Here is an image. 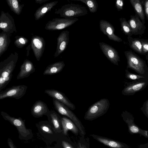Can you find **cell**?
<instances>
[{"label": "cell", "mask_w": 148, "mask_h": 148, "mask_svg": "<svg viewBox=\"0 0 148 148\" xmlns=\"http://www.w3.org/2000/svg\"><path fill=\"white\" fill-rule=\"evenodd\" d=\"M61 123L62 133L64 135L67 136L69 131H70L76 136L79 134L78 128L75 123L67 116H62Z\"/></svg>", "instance_id": "21"}, {"label": "cell", "mask_w": 148, "mask_h": 148, "mask_svg": "<svg viewBox=\"0 0 148 148\" xmlns=\"http://www.w3.org/2000/svg\"><path fill=\"white\" fill-rule=\"evenodd\" d=\"M27 86L25 85L13 86L0 92V100L7 98L19 99L25 94Z\"/></svg>", "instance_id": "10"}, {"label": "cell", "mask_w": 148, "mask_h": 148, "mask_svg": "<svg viewBox=\"0 0 148 148\" xmlns=\"http://www.w3.org/2000/svg\"><path fill=\"white\" fill-rule=\"evenodd\" d=\"M65 66L63 61H59L48 66L43 74L44 75H51L58 73L61 72Z\"/></svg>", "instance_id": "26"}, {"label": "cell", "mask_w": 148, "mask_h": 148, "mask_svg": "<svg viewBox=\"0 0 148 148\" xmlns=\"http://www.w3.org/2000/svg\"><path fill=\"white\" fill-rule=\"evenodd\" d=\"M47 116L48 121L51 124L55 131L58 133H62V116L54 110L50 111Z\"/></svg>", "instance_id": "22"}, {"label": "cell", "mask_w": 148, "mask_h": 148, "mask_svg": "<svg viewBox=\"0 0 148 148\" xmlns=\"http://www.w3.org/2000/svg\"><path fill=\"white\" fill-rule=\"evenodd\" d=\"M69 32L68 31H62L57 38V46L54 57H58L66 48L69 40Z\"/></svg>", "instance_id": "19"}, {"label": "cell", "mask_w": 148, "mask_h": 148, "mask_svg": "<svg viewBox=\"0 0 148 148\" xmlns=\"http://www.w3.org/2000/svg\"><path fill=\"white\" fill-rule=\"evenodd\" d=\"M71 1H80L85 3L88 7L91 13L96 12L97 10L98 4L96 0H70Z\"/></svg>", "instance_id": "32"}, {"label": "cell", "mask_w": 148, "mask_h": 148, "mask_svg": "<svg viewBox=\"0 0 148 148\" xmlns=\"http://www.w3.org/2000/svg\"><path fill=\"white\" fill-rule=\"evenodd\" d=\"M142 44V52L143 55L147 54L148 52V40L143 39H140Z\"/></svg>", "instance_id": "36"}, {"label": "cell", "mask_w": 148, "mask_h": 148, "mask_svg": "<svg viewBox=\"0 0 148 148\" xmlns=\"http://www.w3.org/2000/svg\"><path fill=\"white\" fill-rule=\"evenodd\" d=\"M89 139L88 137L85 138L84 137L81 136L76 145V148H89L90 147Z\"/></svg>", "instance_id": "34"}, {"label": "cell", "mask_w": 148, "mask_h": 148, "mask_svg": "<svg viewBox=\"0 0 148 148\" xmlns=\"http://www.w3.org/2000/svg\"><path fill=\"white\" fill-rule=\"evenodd\" d=\"M124 0H116L115 3V7L119 11L123 10Z\"/></svg>", "instance_id": "38"}, {"label": "cell", "mask_w": 148, "mask_h": 148, "mask_svg": "<svg viewBox=\"0 0 148 148\" xmlns=\"http://www.w3.org/2000/svg\"><path fill=\"white\" fill-rule=\"evenodd\" d=\"M1 55H2V54H1V52L0 51V57L1 56Z\"/></svg>", "instance_id": "43"}, {"label": "cell", "mask_w": 148, "mask_h": 148, "mask_svg": "<svg viewBox=\"0 0 148 148\" xmlns=\"http://www.w3.org/2000/svg\"><path fill=\"white\" fill-rule=\"evenodd\" d=\"M45 42L44 38L39 36H32L31 40V48L38 61H39L44 51Z\"/></svg>", "instance_id": "12"}, {"label": "cell", "mask_w": 148, "mask_h": 148, "mask_svg": "<svg viewBox=\"0 0 148 148\" xmlns=\"http://www.w3.org/2000/svg\"><path fill=\"white\" fill-rule=\"evenodd\" d=\"M127 60V68L130 69L138 74L148 77V68L146 62L131 51L124 52Z\"/></svg>", "instance_id": "2"}, {"label": "cell", "mask_w": 148, "mask_h": 148, "mask_svg": "<svg viewBox=\"0 0 148 148\" xmlns=\"http://www.w3.org/2000/svg\"><path fill=\"white\" fill-rule=\"evenodd\" d=\"M135 13L139 16L143 24L145 23L143 4L145 0H129Z\"/></svg>", "instance_id": "25"}, {"label": "cell", "mask_w": 148, "mask_h": 148, "mask_svg": "<svg viewBox=\"0 0 148 148\" xmlns=\"http://www.w3.org/2000/svg\"><path fill=\"white\" fill-rule=\"evenodd\" d=\"M11 34L3 31L0 33V51L2 55L8 49L11 40Z\"/></svg>", "instance_id": "27"}, {"label": "cell", "mask_w": 148, "mask_h": 148, "mask_svg": "<svg viewBox=\"0 0 148 148\" xmlns=\"http://www.w3.org/2000/svg\"><path fill=\"white\" fill-rule=\"evenodd\" d=\"M36 126L40 134L49 142L56 141L62 134L56 132L48 121H40L36 124Z\"/></svg>", "instance_id": "7"}, {"label": "cell", "mask_w": 148, "mask_h": 148, "mask_svg": "<svg viewBox=\"0 0 148 148\" xmlns=\"http://www.w3.org/2000/svg\"><path fill=\"white\" fill-rule=\"evenodd\" d=\"M140 110L145 116L148 118V99L144 102Z\"/></svg>", "instance_id": "37"}, {"label": "cell", "mask_w": 148, "mask_h": 148, "mask_svg": "<svg viewBox=\"0 0 148 148\" xmlns=\"http://www.w3.org/2000/svg\"><path fill=\"white\" fill-rule=\"evenodd\" d=\"M58 2V1H53L47 3L39 7L34 14L35 20H38L42 18L46 13L51 11Z\"/></svg>", "instance_id": "24"}, {"label": "cell", "mask_w": 148, "mask_h": 148, "mask_svg": "<svg viewBox=\"0 0 148 148\" xmlns=\"http://www.w3.org/2000/svg\"><path fill=\"white\" fill-rule=\"evenodd\" d=\"M1 114L5 120L8 121L17 129L18 138L21 140H28L32 139L33 134L31 129L27 128L25 125V120H23L20 117L15 118L12 116L3 111Z\"/></svg>", "instance_id": "3"}, {"label": "cell", "mask_w": 148, "mask_h": 148, "mask_svg": "<svg viewBox=\"0 0 148 148\" xmlns=\"http://www.w3.org/2000/svg\"><path fill=\"white\" fill-rule=\"evenodd\" d=\"M94 139L109 147L117 148H130L129 145L121 142L94 134L90 135Z\"/></svg>", "instance_id": "18"}, {"label": "cell", "mask_w": 148, "mask_h": 148, "mask_svg": "<svg viewBox=\"0 0 148 148\" xmlns=\"http://www.w3.org/2000/svg\"><path fill=\"white\" fill-rule=\"evenodd\" d=\"M110 106L109 100L103 98L90 106L85 113L84 118L87 120L92 121L105 114Z\"/></svg>", "instance_id": "5"}, {"label": "cell", "mask_w": 148, "mask_h": 148, "mask_svg": "<svg viewBox=\"0 0 148 148\" xmlns=\"http://www.w3.org/2000/svg\"><path fill=\"white\" fill-rule=\"evenodd\" d=\"M0 29L10 34L14 32H16L14 19L8 12H5L3 11L1 12L0 15Z\"/></svg>", "instance_id": "11"}, {"label": "cell", "mask_w": 148, "mask_h": 148, "mask_svg": "<svg viewBox=\"0 0 148 148\" xmlns=\"http://www.w3.org/2000/svg\"><path fill=\"white\" fill-rule=\"evenodd\" d=\"M148 143H147L146 144L140 145H138V147L139 148H148Z\"/></svg>", "instance_id": "42"}, {"label": "cell", "mask_w": 148, "mask_h": 148, "mask_svg": "<svg viewBox=\"0 0 148 148\" xmlns=\"http://www.w3.org/2000/svg\"><path fill=\"white\" fill-rule=\"evenodd\" d=\"M88 13L86 8L81 5L73 3L65 4L56 10L55 14L64 18L72 19Z\"/></svg>", "instance_id": "4"}, {"label": "cell", "mask_w": 148, "mask_h": 148, "mask_svg": "<svg viewBox=\"0 0 148 148\" xmlns=\"http://www.w3.org/2000/svg\"><path fill=\"white\" fill-rule=\"evenodd\" d=\"M121 30L123 33L128 36H132L133 35L130 27L127 21L124 18H119Z\"/></svg>", "instance_id": "31"}, {"label": "cell", "mask_w": 148, "mask_h": 148, "mask_svg": "<svg viewBox=\"0 0 148 148\" xmlns=\"http://www.w3.org/2000/svg\"><path fill=\"white\" fill-rule=\"evenodd\" d=\"M100 30L104 34L106 35L110 40L118 42L122 41V39L114 33V26L107 21L101 20L99 21Z\"/></svg>", "instance_id": "16"}, {"label": "cell", "mask_w": 148, "mask_h": 148, "mask_svg": "<svg viewBox=\"0 0 148 148\" xmlns=\"http://www.w3.org/2000/svg\"><path fill=\"white\" fill-rule=\"evenodd\" d=\"M36 3H37L41 4L43 3L47 2L49 1V0H35Z\"/></svg>", "instance_id": "41"}, {"label": "cell", "mask_w": 148, "mask_h": 148, "mask_svg": "<svg viewBox=\"0 0 148 148\" xmlns=\"http://www.w3.org/2000/svg\"><path fill=\"white\" fill-rule=\"evenodd\" d=\"M8 143L9 147L10 148H16L14 145L12 140L10 138H8Z\"/></svg>", "instance_id": "40"}, {"label": "cell", "mask_w": 148, "mask_h": 148, "mask_svg": "<svg viewBox=\"0 0 148 148\" xmlns=\"http://www.w3.org/2000/svg\"><path fill=\"white\" fill-rule=\"evenodd\" d=\"M62 134L56 141L57 145H61V147L63 148H76V145L73 143L70 138Z\"/></svg>", "instance_id": "29"}, {"label": "cell", "mask_w": 148, "mask_h": 148, "mask_svg": "<svg viewBox=\"0 0 148 148\" xmlns=\"http://www.w3.org/2000/svg\"><path fill=\"white\" fill-rule=\"evenodd\" d=\"M143 8L145 14L147 19L148 20V0H145L143 4Z\"/></svg>", "instance_id": "39"}, {"label": "cell", "mask_w": 148, "mask_h": 148, "mask_svg": "<svg viewBox=\"0 0 148 148\" xmlns=\"http://www.w3.org/2000/svg\"><path fill=\"white\" fill-rule=\"evenodd\" d=\"M45 92L51 97L61 103L71 110L75 109V105L72 103L62 92L55 89H47Z\"/></svg>", "instance_id": "15"}, {"label": "cell", "mask_w": 148, "mask_h": 148, "mask_svg": "<svg viewBox=\"0 0 148 148\" xmlns=\"http://www.w3.org/2000/svg\"><path fill=\"white\" fill-rule=\"evenodd\" d=\"M20 71L17 76L18 79L27 77L34 73L35 68L32 62L26 59L23 62L20 68Z\"/></svg>", "instance_id": "23"}, {"label": "cell", "mask_w": 148, "mask_h": 148, "mask_svg": "<svg viewBox=\"0 0 148 148\" xmlns=\"http://www.w3.org/2000/svg\"><path fill=\"white\" fill-rule=\"evenodd\" d=\"M125 72L126 78L130 80H135L145 78H148L139 74H136L131 73L127 69L125 70Z\"/></svg>", "instance_id": "35"}, {"label": "cell", "mask_w": 148, "mask_h": 148, "mask_svg": "<svg viewBox=\"0 0 148 148\" xmlns=\"http://www.w3.org/2000/svg\"><path fill=\"white\" fill-rule=\"evenodd\" d=\"M123 120L127 124L129 133L132 135L139 134L142 135L143 130L136 125L133 114L127 111H123L121 115Z\"/></svg>", "instance_id": "14"}, {"label": "cell", "mask_w": 148, "mask_h": 148, "mask_svg": "<svg viewBox=\"0 0 148 148\" xmlns=\"http://www.w3.org/2000/svg\"><path fill=\"white\" fill-rule=\"evenodd\" d=\"M49 111L46 104L40 100L36 101L34 103L31 110L32 115L36 118L44 115L47 116Z\"/></svg>", "instance_id": "20"}, {"label": "cell", "mask_w": 148, "mask_h": 148, "mask_svg": "<svg viewBox=\"0 0 148 148\" xmlns=\"http://www.w3.org/2000/svg\"><path fill=\"white\" fill-rule=\"evenodd\" d=\"M122 90V94L125 95H132L136 92L142 91L148 84V78H145L132 82H126Z\"/></svg>", "instance_id": "8"}, {"label": "cell", "mask_w": 148, "mask_h": 148, "mask_svg": "<svg viewBox=\"0 0 148 148\" xmlns=\"http://www.w3.org/2000/svg\"><path fill=\"white\" fill-rule=\"evenodd\" d=\"M78 20L77 18L72 19L53 18L46 24L45 28L47 30L51 31L62 29L71 25Z\"/></svg>", "instance_id": "9"}, {"label": "cell", "mask_w": 148, "mask_h": 148, "mask_svg": "<svg viewBox=\"0 0 148 148\" xmlns=\"http://www.w3.org/2000/svg\"><path fill=\"white\" fill-rule=\"evenodd\" d=\"M127 39L130 48L138 53L143 55L142 44L140 38L128 36Z\"/></svg>", "instance_id": "28"}, {"label": "cell", "mask_w": 148, "mask_h": 148, "mask_svg": "<svg viewBox=\"0 0 148 148\" xmlns=\"http://www.w3.org/2000/svg\"><path fill=\"white\" fill-rule=\"evenodd\" d=\"M6 1L12 11L18 15L21 14L24 4H20L18 0H6Z\"/></svg>", "instance_id": "30"}, {"label": "cell", "mask_w": 148, "mask_h": 148, "mask_svg": "<svg viewBox=\"0 0 148 148\" xmlns=\"http://www.w3.org/2000/svg\"><path fill=\"white\" fill-rule=\"evenodd\" d=\"M15 40L14 43L16 47L21 48L28 43L29 40L27 39L22 36H17L15 37Z\"/></svg>", "instance_id": "33"}, {"label": "cell", "mask_w": 148, "mask_h": 148, "mask_svg": "<svg viewBox=\"0 0 148 148\" xmlns=\"http://www.w3.org/2000/svg\"><path fill=\"white\" fill-rule=\"evenodd\" d=\"M18 0V1H20V2L21 1V0Z\"/></svg>", "instance_id": "44"}, {"label": "cell", "mask_w": 148, "mask_h": 148, "mask_svg": "<svg viewBox=\"0 0 148 148\" xmlns=\"http://www.w3.org/2000/svg\"><path fill=\"white\" fill-rule=\"evenodd\" d=\"M99 44L101 50L108 59L114 64L118 65L120 58L116 49L104 42H100Z\"/></svg>", "instance_id": "13"}, {"label": "cell", "mask_w": 148, "mask_h": 148, "mask_svg": "<svg viewBox=\"0 0 148 148\" xmlns=\"http://www.w3.org/2000/svg\"><path fill=\"white\" fill-rule=\"evenodd\" d=\"M134 15H131L130 18L127 21L130 27L133 35H142L146 27L136 13Z\"/></svg>", "instance_id": "17"}, {"label": "cell", "mask_w": 148, "mask_h": 148, "mask_svg": "<svg viewBox=\"0 0 148 148\" xmlns=\"http://www.w3.org/2000/svg\"><path fill=\"white\" fill-rule=\"evenodd\" d=\"M16 52L11 53L5 59L0 62V92L9 83L18 59Z\"/></svg>", "instance_id": "1"}, {"label": "cell", "mask_w": 148, "mask_h": 148, "mask_svg": "<svg viewBox=\"0 0 148 148\" xmlns=\"http://www.w3.org/2000/svg\"><path fill=\"white\" fill-rule=\"evenodd\" d=\"M54 108L59 114L67 116L72 120L78 128L81 136L84 137L86 134L85 129L82 122L74 113L64 104L53 98Z\"/></svg>", "instance_id": "6"}]
</instances>
